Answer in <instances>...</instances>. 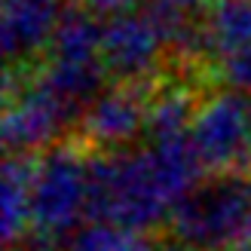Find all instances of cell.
Segmentation results:
<instances>
[{
    "label": "cell",
    "mask_w": 251,
    "mask_h": 251,
    "mask_svg": "<svg viewBox=\"0 0 251 251\" xmlns=\"http://www.w3.org/2000/svg\"><path fill=\"white\" fill-rule=\"evenodd\" d=\"M199 156L184 135L156 138V144L135 156H120L89 166V218L147 233L175 215L193 193Z\"/></svg>",
    "instance_id": "obj_1"
},
{
    "label": "cell",
    "mask_w": 251,
    "mask_h": 251,
    "mask_svg": "<svg viewBox=\"0 0 251 251\" xmlns=\"http://www.w3.org/2000/svg\"><path fill=\"white\" fill-rule=\"evenodd\" d=\"M89 218V166L58 150L34 169L31 181V251H52Z\"/></svg>",
    "instance_id": "obj_2"
},
{
    "label": "cell",
    "mask_w": 251,
    "mask_h": 251,
    "mask_svg": "<svg viewBox=\"0 0 251 251\" xmlns=\"http://www.w3.org/2000/svg\"><path fill=\"white\" fill-rule=\"evenodd\" d=\"M175 245L187 251H242L251 224V187L224 178L193 190L169 218Z\"/></svg>",
    "instance_id": "obj_3"
},
{
    "label": "cell",
    "mask_w": 251,
    "mask_h": 251,
    "mask_svg": "<svg viewBox=\"0 0 251 251\" xmlns=\"http://www.w3.org/2000/svg\"><path fill=\"white\" fill-rule=\"evenodd\" d=\"M190 144L202 166L236 175L251 162V117L239 101L224 98L199 117Z\"/></svg>",
    "instance_id": "obj_4"
},
{
    "label": "cell",
    "mask_w": 251,
    "mask_h": 251,
    "mask_svg": "<svg viewBox=\"0 0 251 251\" xmlns=\"http://www.w3.org/2000/svg\"><path fill=\"white\" fill-rule=\"evenodd\" d=\"M31 181L34 166L22 159H9L3 169V242L16 248L31 236Z\"/></svg>",
    "instance_id": "obj_5"
},
{
    "label": "cell",
    "mask_w": 251,
    "mask_h": 251,
    "mask_svg": "<svg viewBox=\"0 0 251 251\" xmlns=\"http://www.w3.org/2000/svg\"><path fill=\"white\" fill-rule=\"evenodd\" d=\"M52 251H181V245H162L141 230L114 224H86Z\"/></svg>",
    "instance_id": "obj_6"
},
{
    "label": "cell",
    "mask_w": 251,
    "mask_h": 251,
    "mask_svg": "<svg viewBox=\"0 0 251 251\" xmlns=\"http://www.w3.org/2000/svg\"><path fill=\"white\" fill-rule=\"evenodd\" d=\"M58 123V104L52 95H34L28 101H22V107H16L6 117V141L12 147H31L40 144L52 135Z\"/></svg>",
    "instance_id": "obj_7"
},
{
    "label": "cell",
    "mask_w": 251,
    "mask_h": 251,
    "mask_svg": "<svg viewBox=\"0 0 251 251\" xmlns=\"http://www.w3.org/2000/svg\"><path fill=\"white\" fill-rule=\"evenodd\" d=\"M135 126H138V110L126 98H107L89 117V129L95 132V138H104V141H120V138L135 132Z\"/></svg>",
    "instance_id": "obj_8"
},
{
    "label": "cell",
    "mask_w": 251,
    "mask_h": 251,
    "mask_svg": "<svg viewBox=\"0 0 251 251\" xmlns=\"http://www.w3.org/2000/svg\"><path fill=\"white\" fill-rule=\"evenodd\" d=\"M147 49H150V31H144V25L138 22H123L107 37V52L120 68L138 65V58H144Z\"/></svg>",
    "instance_id": "obj_9"
},
{
    "label": "cell",
    "mask_w": 251,
    "mask_h": 251,
    "mask_svg": "<svg viewBox=\"0 0 251 251\" xmlns=\"http://www.w3.org/2000/svg\"><path fill=\"white\" fill-rule=\"evenodd\" d=\"M242 251H251V224H248V233H245V242H242Z\"/></svg>",
    "instance_id": "obj_10"
}]
</instances>
